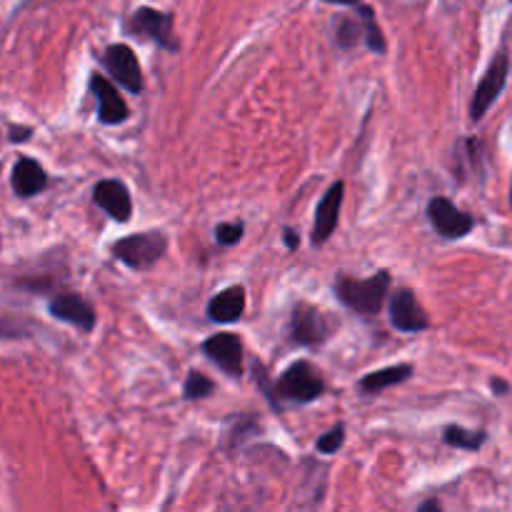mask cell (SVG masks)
Listing matches in <instances>:
<instances>
[{
	"label": "cell",
	"mask_w": 512,
	"mask_h": 512,
	"mask_svg": "<svg viewBox=\"0 0 512 512\" xmlns=\"http://www.w3.org/2000/svg\"><path fill=\"white\" fill-rule=\"evenodd\" d=\"M245 313V290L240 285L225 288L208 303V318L215 323H235Z\"/></svg>",
	"instance_id": "16"
},
{
	"label": "cell",
	"mask_w": 512,
	"mask_h": 512,
	"mask_svg": "<svg viewBox=\"0 0 512 512\" xmlns=\"http://www.w3.org/2000/svg\"><path fill=\"white\" fill-rule=\"evenodd\" d=\"M125 30L133 35H140V38L153 40V43L163 45V48L168 50L178 48L173 40V18H170L168 13H160V10L155 8L135 10V13L128 18V23H125Z\"/></svg>",
	"instance_id": "7"
},
{
	"label": "cell",
	"mask_w": 512,
	"mask_h": 512,
	"mask_svg": "<svg viewBox=\"0 0 512 512\" xmlns=\"http://www.w3.org/2000/svg\"><path fill=\"white\" fill-rule=\"evenodd\" d=\"M48 310L53 318L75 325V328L83 330V333H90V330L95 328L93 305H90L88 300L80 298V295H70V293L58 295V298L50 300Z\"/></svg>",
	"instance_id": "13"
},
{
	"label": "cell",
	"mask_w": 512,
	"mask_h": 512,
	"mask_svg": "<svg viewBox=\"0 0 512 512\" xmlns=\"http://www.w3.org/2000/svg\"><path fill=\"white\" fill-rule=\"evenodd\" d=\"M410 375H413V368H410V365H393V368L375 370V373L365 375V378L360 380V390H363V393H380V390L390 388V385L405 383Z\"/></svg>",
	"instance_id": "17"
},
{
	"label": "cell",
	"mask_w": 512,
	"mask_h": 512,
	"mask_svg": "<svg viewBox=\"0 0 512 512\" xmlns=\"http://www.w3.org/2000/svg\"><path fill=\"white\" fill-rule=\"evenodd\" d=\"M508 68H510V60L508 53H498L490 63V68L485 70L483 80L478 83L473 95V103H470V118L478 123V120L485 118V113L490 110V105L498 100V95L503 93L505 83H508Z\"/></svg>",
	"instance_id": "4"
},
{
	"label": "cell",
	"mask_w": 512,
	"mask_h": 512,
	"mask_svg": "<svg viewBox=\"0 0 512 512\" xmlns=\"http://www.w3.org/2000/svg\"><path fill=\"white\" fill-rule=\"evenodd\" d=\"M418 512H440V503L438 500H425V503L418 508Z\"/></svg>",
	"instance_id": "25"
},
{
	"label": "cell",
	"mask_w": 512,
	"mask_h": 512,
	"mask_svg": "<svg viewBox=\"0 0 512 512\" xmlns=\"http://www.w3.org/2000/svg\"><path fill=\"white\" fill-rule=\"evenodd\" d=\"M90 88H93L95 98H98L100 123L115 125V123H123V120H128V115H130L128 105H125V100L120 98V93L115 90V85L110 83L108 78H103V75L95 73L93 78H90Z\"/></svg>",
	"instance_id": "14"
},
{
	"label": "cell",
	"mask_w": 512,
	"mask_h": 512,
	"mask_svg": "<svg viewBox=\"0 0 512 512\" xmlns=\"http://www.w3.org/2000/svg\"><path fill=\"white\" fill-rule=\"evenodd\" d=\"M283 235H285V245H288L290 250L298 248V245H300V238H298V233H295L293 228H285V230H283Z\"/></svg>",
	"instance_id": "24"
},
{
	"label": "cell",
	"mask_w": 512,
	"mask_h": 512,
	"mask_svg": "<svg viewBox=\"0 0 512 512\" xmlns=\"http://www.w3.org/2000/svg\"><path fill=\"white\" fill-rule=\"evenodd\" d=\"M428 218L430 223H433L435 233L443 235V238L448 240L465 238V235L475 228L473 215L463 213L460 208H455L453 200L440 198V195L428 203Z\"/></svg>",
	"instance_id": "6"
},
{
	"label": "cell",
	"mask_w": 512,
	"mask_h": 512,
	"mask_svg": "<svg viewBox=\"0 0 512 512\" xmlns=\"http://www.w3.org/2000/svg\"><path fill=\"white\" fill-rule=\"evenodd\" d=\"M203 353L230 378L243 375V340L235 333H215L203 343Z\"/></svg>",
	"instance_id": "8"
},
{
	"label": "cell",
	"mask_w": 512,
	"mask_h": 512,
	"mask_svg": "<svg viewBox=\"0 0 512 512\" xmlns=\"http://www.w3.org/2000/svg\"><path fill=\"white\" fill-rule=\"evenodd\" d=\"M343 195H345V185L333 183L328 188V193L323 195V200L315 208V223H313V243L323 245L330 235L335 233L338 228V218H340V208H343Z\"/></svg>",
	"instance_id": "11"
},
{
	"label": "cell",
	"mask_w": 512,
	"mask_h": 512,
	"mask_svg": "<svg viewBox=\"0 0 512 512\" xmlns=\"http://www.w3.org/2000/svg\"><path fill=\"white\" fill-rule=\"evenodd\" d=\"M360 18H363V33H365V40H368V48L375 50V53H385V38L383 33H380L373 10L363 5V8H360Z\"/></svg>",
	"instance_id": "19"
},
{
	"label": "cell",
	"mask_w": 512,
	"mask_h": 512,
	"mask_svg": "<svg viewBox=\"0 0 512 512\" xmlns=\"http://www.w3.org/2000/svg\"><path fill=\"white\" fill-rule=\"evenodd\" d=\"M493 390H495V393H498V395H505V393H510V385L503 383V380L495 378V380H493Z\"/></svg>",
	"instance_id": "26"
},
{
	"label": "cell",
	"mask_w": 512,
	"mask_h": 512,
	"mask_svg": "<svg viewBox=\"0 0 512 512\" xmlns=\"http://www.w3.org/2000/svg\"><path fill=\"white\" fill-rule=\"evenodd\" d=\"M363 35V25L353 18H340L338 30H335V38H338L340 48H353L358 43V38Z\"/></svg>",
	"instance_id": "21"
},
{
	"label": "cell",
	"mask_w": 512,
	"mask_h": 512,
	"mask_svg": "<svg viewBox=\"0 0 512 512\" xmlns=\"http://www.w3.org/2000/svg\"><path fill=\"white\" fill-rule=\"evenodd\" d=\"M10 135H13V138H10V140H25V135H30V130L13 128V130H10Z\"/></svg>",
	"instance_id": "27"
},
{
	"label": "cell",
	"mask_w": 512,
	"mask_h": 512,
	"mask_svg": "<svg viewBox=\"0 0 512 512\" xmlns=\"http://www.w3.org/2000/svg\"><path fill=\"white\" fill-rule=\"evenodd\" d=\"M330 335V323L315 305L298 303L290 315V340L300 348L325 343Z\"/></svg>",
	"instance_id": "5"
},
{
	"label": "cell",
	"mask_w": 512,
	"mask_h": 512,
	"mask_svg": "<svg viewBox=\"0 0 512 512\" xmlns=\"http://www.w3.org/2000/svg\"><path fill=\"white\" fill-rule=\"evenodd\" d=\"M343 443H345V428L343 425H335L333 430H328V433L318 440V453L333 455L343 448Z\"/></svg>",
	"instance_id": "22"
},
{
	"label": "cell",
	"mask_w": 512,
	"mask_h": 512,
	"mask_svg": "<svg viewBox=\"0 0 512 512\" xmlns=\"http://www.w3.org/2000/svg\"><path fill=\"white\" fill-rule=\"evenodd\" d=\"M93 200L100 210H105L118 223H128L130 215H133V200H130L128 188L120 180H100L93 188Z\"/></svg>",
	"instance_id": "12"
},
{
	"label": "cell",
	"mask_w": 512,
	"mask_h": 512,
	"mask_svg": "<svg viewBox=\"0 0 512 512\" xmlns=\"http://www.w3.org/2000/svg\"><path fill=\"white\" fill-rule=\"evenodd\" d=\"M335 293H338L340 303L370 318V315H378L383 310L385 298L390 293V275L383 270V273L370 275L365 280L340 278L335 283Z\"/></svg>",
	"instance_id": "1"
},
{
	"label": "cell",
	"mask_w": 512,
	"mask_h": 512,
	"mask_svg": "<svg viewBox=\"0 0 512 512\" xmlns=\"http://www.w3.org/2000/svg\"><path fill=\"white\" fill-rule=\"evenodd\" d=\"M390 323L398 330H403V333H420V330L428 328L430 318L423 310V305L418 303L413 290L400 288L390 298Z\"/></svg>",
	"instance_id": "10"
},
{
	"label": "cell",
	"mask_w": 512,
	"mask_h": 512,
	"mask_svg": "<svg viewBox=\"0 0 512 512\" xmlns=\"http://www.w3.org/2000/svg\"><path fill=\"white\" fill-rule=\"evenodd\" d=\"M445 443L453 445V448H460V450H478L480 445L485 443V438L488 435L483 433V430H465L460 428V425H448L443 433Z\"/></svg>",
	"instance_id": "18"
},
{
	"label": "cell",
	"mask_w": 512,
	"mask_h": 512,
	"mask_svg": "<svg viewBox=\"0 0 512 512\" xmlns=\"http://www.w3.org/2000/svg\"><path fill=\"white\" fill-rule=\"evenodd\" d=\"M325 390L323 378L318 375V370H313L310 363H293L283 375H280L278 385H275V393L283 400H293V403H310V400L320 398Z\"/></svg>",
	"instance_id": "3"
},
{
	"label": "cell",
	"mask_w": 512,
	"mask_h": 512,
	"mask_svg": "<svg viewBox=\"0 0 512 512\" xmlns=\"http://www.w3.org/2000/svg\"><path fill=\"white\" fill-rule=\"evenodd\" d=\"M243 238V223H220L215 228V240L220 245H235Z\"/></svg>",
	"instance_id": "23"
},
{
	"label": "cell",
	"mask_w": 512,
	"mask_h": 512,
	"mask_svg": "<svg viewBox=\"0 0 512 512\" xmlns=\"http://www.w3.org/2000/svg\"><path fill=\"white\" fill-rule=\"evenodd\" d=\"M165 250H168V240H165V235L158 233V230H153V233L125 235V238H120L118 243L113 245L115 258L135 270L155 265L163 258Z\"/></svg>",
	"instance_id": "2"
},
{
	"label": "cell",
	"mask_w": 512,
	"mask_h": 512,
	"mask_svg": "<svg viewBox=\"0 0 512 512\" xmlns=\"http://www.w3.org/2000/svg\"><path fill=\"white\" fill-rule=\"evenodd\" d=\"M215 390V385H213V380L210 378H205L203 373H190L188 375V380H185V388H183V395L188 400H203V398H208L210 393H213Z\"/></svg>",
	"instance_id": "20"
},
{
	"label": "cell",
	"mask_w": 512,
	"mask_h": 512,
	"mask_svg": "<svg viewBox=\"0 0 512 512\" xmlns=\"http://www.w3.org/2000/svg\"><path fill=\"white\" fill-rule=\"evenodd\" d=\"M325 3H335V5H355L360 0H325Z\"/></svg>",
	"instance_id": "28"
},
{
	"label": "cell",
	"mask_w": 512,
	"mask_h": 512,
	"mask_svg": "<svg viewBox=\"0 0 512 512\" xmlns=\"http://www.w3.org/2000/svg\"><path fill=\"white\" fill-rule=\"evenodd\" d=\"M103 63L105 68H108V73L113 75L123 88H128L130 93H140V90H143V70H140L138 58H135V53L128 45H110L103 55Z\"/></svg>",
	"instance_id": "9"
},
{
	"label": "cell",
	"mask_w": 512,
	"mask_h": 512,
	"mask_svg": "<svg viewBox=\"0 0 512 512\" xmlns=\"http://www.w3.org/2000/svg\"><path fill=\"white\" fill-rule=\"evenodd\" d=\"M48 188V175L43 165L33 158H20L13 168V190L20 198H33Z\"/></svg>",
	"instance_id": "15"
}]
</instances>
